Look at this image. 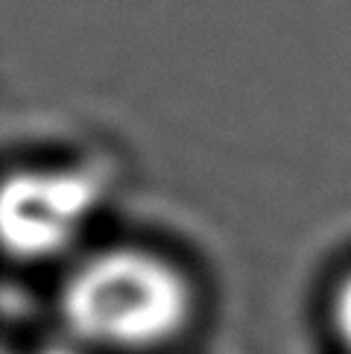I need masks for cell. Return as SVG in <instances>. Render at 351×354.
<instances>
[{
  "mask_svg": "<svg viewBox=\"0 0 351 354\" xmlns=\"http://www.w3.org/2000/svg\"><path fill=\"white\" fill-rule=\"evenodd\" d=\"M193 310L191 284L146 249H106L79 263L61 290L70 334L103 351H153L176 339Z\"/></svg>",
  "mask_w": 351,
  "mask_h": 354,
  "instance_id": "cell-1",
  "label": "cell"
},
{
  "mask_svg": "<svg viewBox=\"0 0 351 354\" xmlns=\"http://www.w3.org/2000/svg\"><path fill=\"white\" fill-rule=\"evenodd\" d=\"M331 319L336 328V337H340L343 346L351 351V275L336 287L334 305H331Z\"/></svg>",
  "mask_w": 351,
  "mask_h": 354,
  "instance_id": "cell-3",
  "label": "cell"
},
{
  "mask_svg": "<svg viewBox=\"0 0 351 354\" xmlns=\"http://www.w3.org/2000/svg\"><path fill=\"white\" fill-rule=\"evenodd\" d=\"M94 205L91 182L73 173H27L3 199L6 243L23 258L50 255L77 237Z\"/></svg>",
  "mask_w": 351,
  "mask_h": 354,
  "instance_id": "cell-2",
  "label": "cell"
}]
</instances>
